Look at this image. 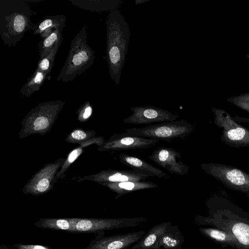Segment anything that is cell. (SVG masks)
<instances>
[{
	"instance_id": "cell-30",
	"label": "cell",
	"mask_w": 249,
	"mask_h": 249,
	"mask_svg": "<svg viewBox=\"0 0 249 249\" xmlns=\"http://www.w3.org/2000/svg\"><path fill=\"white\" fill-rule=\"evenodd\" d=\"M209 234L213 238L218 240L223 241L225 239V235L222 232L215 230L208 231Z\"/></svg>"
},
{
	"instance_id": "cell-29",
	"label": "cell",
	"mask_w": 249,
	"mask_h": 249,
	"mask_svg": "<svg viewBox=\"0 0 249 249\" xmlns=\"http://www.w3.org/2000/svg\"><path fill=\"white\" fill-rule=\"evenodd\" d=\"M15 247L18 249H51L47 247L40 245H23L19 244L15 245Z\"/></svg>"
},
{
	"instance_id": "cell-5",
	"label": "cell",
	"mask_w": 249,
	"mask_h": 249,
	"mask_svg": "<svg viewBox=\"0 0 249 249\" xmlns=\"http://www.w3.org/2000/svg\"><path fill=\"white\" fill-rule=\"evenodd\" d=\"M193 126L184 119L179 121L167 122L151 124L142 128L126 129L129 135L164 140L170 142L179 138L184 139L193 131Z\"/></svg>"
},
{
	"instance_id": "cell-15",
	"label": "cell",
	"mask_w": 249,
	"mask_h": 249,
	"mask_svg": "<svg viewBox=\"0 0 249 249\" xmlns=\"http://www.w3.org/2000/svg\"><path fill=\"white\" fill-rule=\"evenodd\" d=\"M66 16L63 15L48 16L33 27L34 35H39L44 39L56 29L63 30L65 27Z\"/></svg>"
},
{
	"instance_id": "cell-12",
	"label": "cell",
	"mask_w": 249,
	"mask_h": 249,
	"mask_svg": "<svg viewBox=\"0 0 249 249\" xmlns=\"http://www.w3.org/2000/svg\"><path fill=\"white\" fill-rule=\"evenodd\" d=\"M148 158L171 174L182 176L188 173L189 167L178 160L182 158L181 154L171 147H160Z\"/></svg>"
},
{
	"instance_id": "cell-10",
	"label": "cell",
	"mask_w": 249,
	"mask_h": 249,
	"mask_svg": "<svg viewBox=\"0 0 249 249\" xmlns=\"http://www.w3.org/2000/svg\"><path fill=\"white\" fill-rule=\"evenodd\" d=\"M159 141L155 139L132 136L126 133L114 134L99 146L97 150L107 151L146 149L152 147Z\"/></svg>"
},
{
	"instance_id": "cell-23",
	"label": "cell",
	"mask_w": 249,
	"mask_h": 249,
	"mask_svg": "<svg viewBox=\"0 0 249 249\" xmlns=\"http://www.w3.org/2000/svg\"><path fill=\"white\" fill-rule=\"evenodd\" d=\"M96 135V133L94 130H85L77 128L69 133L65 140L71 143L79 144L95 138Z\"/></svg>"
},
{
	"instance_id": "cell-11",
	"label": "cell",
	"mask_w": 249,
	"mask_h": 249,
	"mask_svg": "<svg viewBox=\"0 0 249 249\" xmlns=\"http://www.w3.org/2000/svg\"><path fill=\"white\" fill-rule=\"evenodd\" d=\"M146 233L144 231L109 236L104 231L97 233L85 249H127L138 242Z\"/></svg>"
},
{
	"instance_id": "cell-3",
	"label": "cell",
	"mask_w": 249,
	"mask_h": 249,
	"mask_svg": "<svg viewBox=\"0 0 249 249\" xmlns=\"http://www.w3.org/2000/svg\"><path fill=\"white\" fill-rule=\"evenodd\" d=\"M87 29L85 25L71 41L68 56L57 77V81H72L93 64L95 56L94 51L88 44Z\"/></svg>"
},
{
	"instance_id": "cell-13",
	"label": "cell",
	"mask_w": 249,
	"mask_h": 249,
	"mask_svg": "<svg viewBox=\"0 0 249 249\" xmlns=\"http://www.w3.org/2000/svg\"><path fill=\"white\" fill-rule=\"evenodd\" d=\"M171 224L170 222H164L152 227L130 249H161L159 239Z\"/></svg>"
},
{
	"instance_id": "cell-2",
	"label": "cell",
	"mask_w": 249,
	"mask_h": 249,
	"mask_svg": "<svg viewBox=\"0 0 249 249\" xmlns=\"http://www.w3.org/2000/svg\"><path fill=\"white\" fill-rule=\"evenodd\" d=\"M36 13L25 1L0 0V36L4 44L15 46L32 30L31 17Z\"/></svg>"
},
{
	"instance_id": "cell-6",
	"label": "cell",
	"mask_w": 249,
	"mask_h": 249,
	"mask_svg": "<svg viewBox=\"0 0 249 249\" xmlns=\"http://www.w3.org/2000/svg\"><path fill=\"white\" fill-rule=\"evenodd\" d=\"M147 220L144 217L120 218H75L72 232L95 233L139 226Z\"/></svg>"
},
{
	"instance_id": "cell-8",
	"label": "cell",
	"mask_w": 249,
	"mask_h": 249,
	"mask_svg": "<svg viewBox=\"0 0 249 249\" xmlns=\"http://www.w3.org/2000/svg\"><path fill=\"white\" fill-rule=\"evenodd\" d=\"M155 176L153 173L141 170L132 169L117 170L112 169H103L99 173L84 177H79L78 182L92 181L98 183L121 182L128 181H144L148 177Z\"/></svg>"
},
{
	"instance_id": "cell-22",
	"label": "cell",
	"mask_w": 249,
	"mask_h": 249,
	"mask_svg": "<svg viewBox=\"0 0 249 249\" xmlns=\"http://www.w3.org/2000/svg\"><path fill=\"white\" fill-rule=\"evenodd\" d=\"M62 30L56 29L53 31L49 36L42 39L38 44V52L40 59H42L47 55L55 46L62 42L63 40Z\"/></svg>"
},
{
	"instance_id": "cell-24",
	"label": "cell",
	"mask_w": 249,
	"mask_h": 249,
	"mask_svg": "<svg viewBox=\"0 0 249 249\" xmlns=\"http://www.w3.org/2000/svg\"><path fill=\"white\" fill-rule=\"evenodd\" d=\"M61 42L57 44L51 52L45 57L40 59L38 62L36 69L49 74L53 66L55 56Z\"/></svg>"
},
{
	"instance_id": "cell-19",
	"label": "cell",
	"mask_w": 249,
	"mask_h": 249,
	"mask_svg": "<svg viewBox=\"0 0 249 249\" xmlns=\"http://www.w3.org/2000/svg\"><path fill=\"white\" fill-rule=\"evenodd\" d=\"M73 5L85 10L94 12H103L114 10L120 5L122 1L108 0H70Z\"/></svg>"
},
{
	"instance_id": "cell-32",
	"label": "cell",
	"mask_w": 249,
	"mask_h": 249,
	"mask_svg": "<svg viewBox=\"0 0 249 249\" xmlns=\"http://www.w3.org/2000/svg\"><path fill=\"white\" fill-rule=\"evenodd\" d=\"M181 249H182V248H181Z\"/></svg>"
},
{
	"instance_id": "cell-26",
	"label": "cell",
	"mask_w": 249,
	"mask_h": 249,
	"mask_svg": "<svg viewBox=\"0 0 249 249\" xmlns=\"http://www.w3.org/2000/svg\"><path fill=\"white\" fill-rule=\"evenodd\" d=\"M77 120L81 123L88 121L93 113V108L89 101L85 102L77 110Z\"/></svg>"
},
{
	"instance_id": "cell-25",
	"label": "cell",
	"mask_w": 249,
	"mask_h": 249,
	"mask_svg": "<svg viewBox=\"0 0 249 249\" xmlns=\"http://www.w3.org/2000/svg\"><path fill=\"white\" fill-rule=\"evenodd\" d=\"M232 231L240 243L249 245V226L243 223L235 224Z\"/></svg>"
},
{
	"instance_id": "cell-28",
	"label": "cell",
	"mask_w": 249,
	"mask_h": 249,
	"mask_svg": "<svg viewBox=\"0 0 249 249\" xmlns=\"http://www.w3.org/2000/svg\"><path fill=\"white\" fill-rule=\"evenodd\" d=\"M245 134L246 131L244 129L241 127H237L230 130L228 132V136L231 140H240L244 138Z\"/></svg>"
},
{
	"instance_id": "cell-21",
	"label": "cell",
	"mask_w": 249,
	"mask_h": 249,
	"mask_svg": "<svg viewBox=\"0 0 249 249\" xmlns=\"http://www.w3.org/2000/svg\"><path fill=\"white\" fill-rule=\"evenodd\" d=\"M47 75L46 73L36 69L21 88L20 90V94L29 97L32 94L39 90L47 78Z\"/></svg>"
},
{
	"instance_id": "cell-4",
	"label": "cell",
	"mask_w": 249,
	"mask_h": 249,
	"mask_svg": "<svg viewBox=\"0 0 249 249\" xmlns=\"http://www.w3.org/2000/svg\"><path fill=\"white\" fill-rule=\"evenodd\" d=\"M65 104L61 100L41 103L32 108L21 122L19 138L24 139L30 135H44L52 128L58 114Z\"/></svg>"
},
{
	"instance_id": "cell-9",
	"label": "cell",
	"mask_w": 249,
	"mask_h": 249,
	"mask_svg": "<svg viewBox=\"0 0 249 249\" xmlns=\"http://www.w3.org/2000/svg\"><path fill=\"white\" fill-rule=\"evenodd\" d=\"M130 109L132 114L123 120L124 123L141 124L172 122L180 117L168 110L151 106L132 107Z\"/></svg>"
},
{
	"instance_id": "cell-16",
	"label": "cell",
	"mask_w": 249,
	"mask_h": 249,
	"mask_svg": "<svg viewBox=\"0 0 249 249\" xmlns=\"http://www.w3.org/2000/svg\"><path fill=\"white\" fill-rule=\"evenodd\" d=\"M105 142V140L103 137L99 136L78 144L79 145L73 149L66 158L65 161L57 173V179L60 178L62 180L65 178L66 171L69 169L71 164L83 153L85 148L94 144L100 146Z\"/></svg>"
},
{
	"instance_id": "cell-14",
	"label": "cell",
	"mask_w": 249,
	"mask_h": 249,
	"mask_svg": "<svg viewBox=\"0 0 249 249\" xmlns=\"http://www.w3.org/2000/svg\"><path fill=\"white\" fill-rule=\"evenodd\" d=\"M100 184L109 188L112 192L116 193L115 199L128 193L134 191L153 189L158 187V185L151 181H128L121 182H104Z\"/></svg>"
},
{
	"instance_id": "cell-20",
	"label": "cell",
	"mask_w": 249,
	"mask_h": 249,
	"mask_svg": "<svg viewBox=\"0 0 249 249\" xmlns=\"http://www.w3.org/2000/svg\"><path fill=\"white\" fill-rule=\"evenodd\" d=\"M75 221V218H41L35 224V225L37 228L72 232Z\"/></svg>"
},
{
	"instance_id": "cell-7",
	"label": "cell",
	"mask_w": 249,
	"mask_h": 249,
	"mask_svg": "<svg viewBox=\"0 0 249 249\" xmlns=\"http://www.w3.org/2000/svg\"><path fill=\"white\" fill-rule=\"evenodd\" d=\"M65 160L66 158H60L52 163L46 164L28 181L22 189L23 193L40 196L52 190L58 179L57 173Z\"/></svg>"
},
{
	"instance_id": "cell-18",
	"label": "cell",
	"mask_w": 249,
	"mask_h": 249,
	"mask_svg": "<svg viewBox=\"0 0 249 249\" xmlns=\"http://www.w3.org/2000/svg\"><path fill=\"white\" fill-rule=\"evenodd\" d=\"M184 241L178 226L171 224L160 236L159 245L161 249H181Z\"/></svg>"
},
{
	"instance_id": "cell-27",
	"label": "cell",
	"mask_w": 249,
	"mask_h": 249,
	"mask_svg": "<svg viewBox=\"0 0 249 249\" xmlns=\"http://www.w3.org/2000/svg\"><path fill=\"white\" fill-rule=\"evenodd\" d=\"M226 178L231 183L235 185H243L246 181L243 173L237 169H233L228 172L226 175Z\"/></svg>"
},
{
	"instance_id": "cell-1",
	"label": "cell",
	"mask_w": 249,
	"mask_h": 249,
	"mask_svg": "<svg viewBox=\"0 0 249 249\" xmlns=\"http://www.w3.org/2000/svg\"><path fill=\"white\" fill-rule=\"evenodd\" d=\"M130 33L127 22L117 9L111 10L107 20V60L111 79L119 85L127 54Z\"/></svg>"
},
{
	"instance_id": "cell-31",
	"label": "cell",
	"mask_w": 249,
	"mask_h": 249,
	"mask_svg": "<svg viewBox=\"0 0 249 249\" xmlns=\"http://www.w3.org/2000/svg\"><path fill=\"white\" fill-rule=\"evenodd\" d=\"M149 1V0H135V2L136 4H139Z\"/></svg>"
},
{
	"instance_id": "cell-17",
	"label": "cell",
	"mask_w": 249,
	"mask_h": 249,
	"mask_svg": "<svg viewBox=\"0 0 249 249\" xmlns=\"http://www.w3.org/2000/svg\"><path fill=\"white\" fill-rule=\"evenodd\" d=\"M119 159L122 163L131 167L133 169L149 171L159 178L168 177L167 175L161 170L156 168L137 156L120 154L119 156Z\"/></svg>"
}]
</instances>
